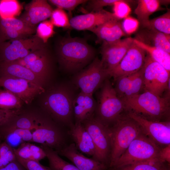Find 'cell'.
I'll return each instance as SVG.
<instances>
[{
  "mask_svg": "<svg viewBox=\"0 0 170 170\" xmlns=\"http://www.w3.org/2000/svg\"><path fill=\"white\" fill-rule=\"evenodd\" d=\"M142 67L136 72L128 90L121 99L140 94L144 90V79Z\"/></svg>",
  "mask_w": 170,
  "mask_h": 170,
  "instance_id": "obj_35",
  "label": "cell"
},
{
  "mask_svg": "<svg viewBox=\"0 0 170 170\" xmlns=\"http://www.w3.org/2000/svg\"><path fill=\"white\" fill-rule=\"evenodd\" d=\"M161 148L142 132L133 141L112 167L118 169L139 162L158 158Z\"/></svg>",
  "mask_w": 170,
  "mask_h": 170,
  "instance_id": "obj_7",
  "label": "cell"
},
{
  "mask_svg": "<svg viewBox=\"0 0 170 170\" xmlns=\"http://www.w3.org/2000/svg\"><path fill=\"white\" fill-rule=\"evenodd\" d=\"M109 76L101 60L97 57L85 69L75 76L74 82L81 92L93 95Z\"/></svg>",
  "mask_w": 170,
  "mask_h": 170,
  "instance_id": "obj_11",
  "label": "cell"
},
{
  "mask_svg": "<svg viewBox=\"0 0 170 170\" xmlns=\"http://www.w3.org/2000/svg\"><path fill=\"white\" fill-rule=\"evenodd\" d=\"M14 148L0 140V168L16 160Z\"/></svg>",
  "mask_w": 170,
  "mask_h": 170,
  "instance_id": "obj_36",
  "label": "cell"
},
{
  "mask_svg": "<svg viewBox=\"0 0 170 170\" xmlns=\"http://www.w3.org/2000/svg\"><path fill=\"white\" fill-rule=\"evenodd\" d=\"M133 1H134L119 0L113 5V13L120 20L126 18L128 16L131 12V9L128 3Z\"/></svg>",
  "mask_w": 170,
  "mask_h": 170,
  "instance_id": "obj_39",
  "label": "cell"
},
{
  "mask_svg": "<svg viewBox=\"0 0 170 170\" xmlns=\"http://www.w3.org/2000/svg\"><path fill=\"white\" fill-rule=\"evenodd\" d=\"M136 73L119 77L115 80L116 84L114 88L117 96L121 99L129 88Z\"/></svg>",
  "mask_w": 170,
  "mask_h": 170,
  "instance_id": "obj_37",
  "label": "cell"
},
{
  "mask_svg": "<svg viewBox=\"0 0 170 170\" xmlns=\"http://www.w3.org/2000/svg\"><path fill=\"white\" fill-rule=\"evenodd\" d=\"M82 123L90 135L95 147L94 159L109 166L111 140L109 127L103 124L94 116Z\"/></svg>",
  "mask_w": 170,
  "mask_h": 170,
  "instance_id": "obj_10",
  "label": "cell"
},
{
  "mask_svg": "<svg viewBox=\"0 0 170 170\" xmlns=\"http://www.w3.org/2000/svg\"><path fill=\"white\" fill-rule=\"evenodd\" d=\"M120 20H114L107 21L90 31L96 35L99 42L102 43L116 42L126 35Z\"/></svg>",
  "mask_w": 170,
  "mask_h": 170,
  "instance_id": "obj_24",
  "label": "cell"
},
{
  "mask_svg": "<svg viewBox=\"0 0 170 170\" xmlns=\"http://www.w3.org/2000/svg\"><path fill=\"white\" fill-rule=\"evenodd\" d=\"M146 53L134 42L118 65L109 72L115 81L118 77L135 73L143 67Z\"/></svg>",
  "mask_w": 170,
  "mask_h": 170,
  "instance_id": "obj_14",
  "label": "cell"
},
{
  "mask_svg": "<svg viewBox=\"0 0 170 170\" xmlns=\"http://www.w3.org/2000/svg\"><path fill=\"white\" fill-rule=\"evenodd\" d=\"M133 38L148 45L161 48L170 54V35L152 28H143Z\"/></svg>",
  "mask_w": 170,
  "mask_h": 170,
  "instance_id": "obj_23",
  "label": "cell"
},
{
  "mask_svg": "<svg viewBox=\"0 0 170 170\" xmlns=\"http://www.w3.org/2000/svg\"><path fill=\"white\" fill-rule=\"evenodd\" d=\"M74 98L67 88L60 87L52 89L44 99L43 112L60 126L69 128L74 123Z\"/></svg>",
  "mask_w": 170,
  "mask_h": 170,
  "instance_id": "obj_2",
  "label": "cell"
},
{
  "mask_svg": "<svg viewBox=\"0 0 170 170\" xmlns=\"http://www.w3.org/2000/svg\"><path fill=\"white\" fill-rule=\"evenodd\" d=\"M120 20L113 13L104 9L98 12H93L77 15L69 20L70 26L79 30H90L107 21Z\"/></svg>",
  "mask_w": 170,
  "mask_h": 170,
  "instance_id": "obj_17",
  "label": "cell"
},
{
  "mask_svg": "<svg viewBox=\"0 0 170 170\" xmlns=\"http://www.w3.org/2000/svg\"><path fill=\"white\" fill-rule=\"evenodd\" d=\"M24 102L10 91L0 90V109L15 110L21 109Z\"/></svg>",
  "mask_w": 170,
  "mask_h": 170,
  "instance_id": "obj_32",
  "label": "cell"
},
{
  "mask_svg": "<svg viewBox=\"0 0 170 170\" xmlns=\"http://www.w3.org/2000/svg\"><path fill=\"white\" fill-rule=\"evenodd\" d=\"M169 0H139L134 13L137 15L138 20L142 27L150 20V16L154 13L163 9L162 5L170 3Z\"/></svg>",
  "mask_w": 170,
  "mask_h": 170,
  "instance_id": "obj_25",
  "label": "cell"
},
{
  "mask_svg": "<svg viewBox=\"0 0 170 170\" xmlns=\"http://www.w3.org/2000/svg\"><path fill=\"white\" fill-rule=\"evenodd\" d=\"M40 147L45 152L49 167L52 170H79L74 165L63 159L58 153L48 146L41 144Z\"/></svg>",
  "mask_w": 170,
  "mask_h": 170,
  "instance_id": "obj_30",
  "label": "cell"
},
{
  "mask_svg": "<svg viewBox=\"0 0 170 170\" xmlns=\"http://www.w3.org/2000/svg\"><path fill=\"white\" fill-rule=\"evenodd\" d=\"M41 113L24 110L10 122L3 126L9 128L33 130L39 124Z\"/></svg>",
  "mask_w": 170,
  "mask_h": 170,
  "instance_id": "obj_26",
  "label": "cell"
},
{
  "mask_svg": "<svg viewBox=\"0 0 170 170\" xmlns=\"http://www.w3.org/2000/svg\"><path fill=\"white\" fill-rule=\"evenodd\" d=\"M164 163L156 158L129 165L115 170H164Z\"/></svg>",
  "mask_w": 170,
  "mask_h": 170,
  "instance_id": "obj_33",
  "label": "cell"
},
{
  "mask_svg": "<svg viewBox=\"0 0 170 170\" xmlns=\"http://www.w3.org/2000/svg\"><path fill=\"white\" fill-rule=\"evenodd\" d=\"M33 142L46 145L57 153L68 144L67 130L45 113H42L37 127L32 132Z\"/></svg>",
  "mask_w": 170,
  "mask_h": 170,
  "instance_id": "obj_6",
  "label": "cell"
},
{
  "mask_svg": "<svg viewBox=\"0 0 170 170\" xmlns=\"http://www.w3.org/2000/svg\"><path fill=\"white\" fill-rule=\"evenodd\" d=\"M36 31L37 35L45 43L54 33L53 25L50 21L42 22L37 28Z\"/></svg>",
  "mask_w": 170,
  "mask_h": 170,
  "instance_id": "obj_40",
  "label": "cell"
},
{
  "mask_svg": "<svg viewBox=\"0 0 170 170\" xmlns=\"http://www.w3.org/2000/svg\"><path fill=\"white\" fill-rule=\"evenodd\" d=\"M125 110L134 113L148 120L162 121L170 114V99L148 91L122 99Z\"/></svg>",
  "mask_w": 170,
  "mask_h": 170,
  "instance_id": "obj_1",
  "label": "cell"
},
{
  "mask_svg": "<svg viewBox=\"0 0 170 170\" xmlns=\"http://www.w3.org/2000/svg\"><path fill=\"white\" fill-rule=\"evenodd\" d=\"M24 111L21 109L15 110L0 109V127L10 122Z\"/></svg>",
  "mask_w": 170,
  "mask_h": 170,
  "instance_id": "obj_43",
  "label": "cell"
},
{
  "mask_svg": "<svg viewBox=\"0 0 170 170\" xmlns=\"http://www.w3.org/2000/svg\"><path fill=\"white\" fill-rule=\"evenodd\" d=\"M0 87L11 92L27 104L45 91L43 87L31 82L10 76H0Z\"/></svg>",
  "mask_w": 170,
  "mask_h": 170,
  "instance_id": "obj_13",
  "label": "cell"
},
{
  "mask_svg": "<svg viewBox=\"0 0 170 170\" xmlns=\"http://www.w3.org/2000/svg\"><path fill=\"white\" fill-rule=\"evenodd\" d=\"M14 62L30 70L45 81L50 71V62L45 48L36 51Z\"/></svg>",
  "mask_w": 170,
  "mask_h": 170,
  "instance_id": "obj_16",
  "label": "cell"
},
{
  "mask_svg": "<svg viewBox=\"0 0 170 170\" xmlns=\"http://www.w3.org/2000/svg\"><path fill=\"white\" fill-rule=\"evenodd\" d=\"M0 76L24 79L42 87L46 81L30 70L14 62L0 61Z\"/></svg>",
  "mask_w": 170,
  "mask_h": 170,
  "instance_id": "obj_22",
  "label": "cell"
},
{
  "mask_svg": "<svg viewBox=\"0 0 170 170\" xmlns=\"http://www.w3.org/2000/svg\"><path fill=\"white\" fill-rule=\"evenodd\" d=\"M101 87L94 116L103 124L110 127L123 115L125 106L108 78Z\"/></svg>",
  "mask_w": 170,
  "mask_h": 170,
  "instance_id": "obj_5",
  "label": "cell"
},
{
  "mask_svg": "<svg viewBox=\"0 0 170 170\" xmlns=\"http://www.w3.org/2000/svg\"><path fill=\"white\" fill-rule=\"evenodd\" d=\"M111 140L109 167H112L133 141L142 132L139 125L127 114L109 127Z\"/></svg>",
  "mask_w": 170,
  "mask_h": 170,
  "instance_id": "obj_3",
  "label": "cell"
},
{
  "mask_svg": "<svg viewBox=\"0 0 170 170\" xmlns=\"http://www.w3.org/2000/svg\"><path fill=\"white\" fill-rule=\"evenodd\" d=\"M0 29L11 30L28 37L36 31L37 27L29 25L20 19L0 18Z\"/></svg>",
  "mask_w": 170,
  "mask_h": 170,
  "instance_id": "obj_28",
  "label": "cell"
},
{
  "mask_svg": "<svg viewBox=\"0 0 170 170\" xmlns=\"http://www.w3.org/2000/svg\"><path fill=\"white\" fill-rule=\"evenodd\" d=\"M119 0H93L90 1L87 8L93 12H98L103 9L104 7L113 5Z\"/></svg>",
  "mask_w": 170,
  "mask_h": 170,
  "instance_id": "obj_44",
  "label": "cell"
},
{
  "mask_svg": "<svg viewBox=\"0 0 170 170\" xmlns=\"http://www.w3.org/2000/svg\"><path fill=\"white\" fill-rule=\"evenodd\" d=\"M142 68L144 91L162 97L170 85V72L147 53Z\"/></svg>",
  "mask_w": 170,
  "mask_h": 170,
  "instance_id": "obj_9",
  "label": "cell"
},
{
  "mask_svg": "<svg viewBox=\"0 0 170 170\" xmlns=\"http://www.w3.org/2000/svg\"><path fill=\"white\" fill-rule=\"evenodd\" d=\"M14 149L16 156L23 159L39 161L46 157L42 148L30 142H23Z\"/></svg>",
  "mask_w": 170,
  "mask_h": 170,
  "instance_id": "obj_27",
  "label": "cell"
},
{
  "mask_svg": "<svg viewBox=\"0 0 170 170\" xmlns=\"http://www.w3.org/2000/svg\"><path fill=\"white\" fill-rule=\"evenodd\" d=\"M49 1L51 3L57 6L58 8L71 11L79 4L86 2L88 1L85 0H50Z\"/></svg>",
  "mask_w": 170,
  "mask_h": 170,
  "instance_id": "obj_42",
  "label": "cell"
},
{
  "mask_svg": "<svg viewBox=\"0 0 170 170\" xmlns=\"http://www.w3.org/2000/svg\"><path fill=\"white\" fill-rule=\"evenodd\" d=\"M139 25V23L137 19L128 16L124 18L122 26L126 34L130 35L137 31Z\"/></svg>",
  "mask_w": 170,
  "mask_h": 170,
  "instance_id": "obj_46",
  "label": "cell"
},
{
  "mask_svg": "<svg viewBox=\"0 0 170 170\" xmlns=\"http://www.w3.org/2000/svg\"><path fill=\"white\" fill-rule=\"evenodd\" d=\"M158 157L162 162L170 163V144L161 148L159 153Z\"/></svg>",
  "mask_w": 170,
  "mask_h": 170,
  "instance_id": "obj_47",
  "label": "cell"
},
{
  "mask_svg": "<svg viewBox=\"0 0 170 170\" xmlns=\"http://www.w3.org/2000/svg\"><path fill=\"white\" fill-rule=\"evenodd\" d=\"M77 150L94 159L96 149L92 138L82 123H74L67 130Z\"/></svg>",
  "mask_w": 170,
  "mask_h": 170,
  "instance_id": "obj_19",
  "label": "cell"
},
{
  "mask_svg": "<svg viewBox=\"0 0 170 170\" xmlns=\"http://www.w3.org/2000/svg\"><path fill=\"white\" fill-rule=\"evenodd\" d=\"M143 28H152L166 35H170V10L158 17L149 20Z\"/></svg>",
  "mask_w": 170,
  "mask_h": 170,
  "instance_id": "obj_31",
  "label": "cell"
},
{
  "mask_svg": "<svg viewBox=\"0 0 170 170\" xmlns=\"http://www.w3.org/2000/svg\"><path fill=\"white\" fill-rule=\"evenodd\" d=\"M16 159L26 170H52L49 167L41 164L39 161L27 160L16 157Z\"/></svg>",
  "mask_w": 170,
  "mask_h": 170,
  "instance_id": "obj_45",
  "label": "cell"
},
{
  "mask_svg": "<svg viewBox=\"0 0 170 170\" xmlns=\"http://www.w3.org/2000/svg\"><path fill=\"white\" fill-rule=\"evenodd\" d=\"M0 132H11L17 135L23 142H33L31 130L18 128H11L4 126L0 127Z\"/></svg>",
  "mask_w": 170,
  "mask_h": 170,
  "instance_id": "obj_41",
  "label": "cell"
},
{
  "mask_svg": "<svg viewBox=\"0 0 170 170\" xmlns=\"http://www.w3.org/2000/svg\"><path fill=\"white\" fill-rule=\"evenodd\" d=\"M0 170H26L16 159L5 166L0 168Z\"/></svg>",
  "mask_w": 170,
  "mask_h": 170,
  "instance_id": "obj_48",
  "label": "cell"
},
{
  "mask_svg": "<svg viewBox=\"0 0 170 170\" xmlns=\"http://www.w3.org/2000/svg\"><path fill=\"white\" fill-rule=\"evenodd\" d=\"M127 115L136 121L143 133L159 147L170 144L169 121H150L131 112H128Z\"/></svg>",
  "mask_w": 170,
  "mask_h": 170,
  "instance_id": "obj_12",
  "label": "cell"
},
{
  "mask_svg": "<svg viewBox=\"0 0 170 170\" xmlns=\"http://www.w3.org/2000/svg\"><path fill=\"white\" fill-rule=\"evenodd\" d=\"M19 2L14 0L0 1V17L2 19L10 18L19 14L20 10Z\"/></svg>",
  "mask_w": 170,
  "mask_h": 170,
  "instance_id": "obj_34",
  "label": "cell"
},
{
  "mask_svg": "<svg viewBox=\"0 0 170 170\" xmlns=\"http://www.w3.org/2000/svg\"><path fill=\"white\" fill-rule=\"evenodd\" d=\"M50 17L51 22L56 26L63 27L70 26L68 16L62 9L58 8L53 10Z\"/></svg>",
  "mask_w": 170,
  "mask_h": 170,
  "instance_id": "obj_38",
  "label": "cell"
},
{
  "mask_svg": "<svg viewBox=\"0 0 170 170\" xmlns=\"http://www.w3.org/2000/svg\"><path fill=\"white\" fill-rule=\"evenodd\" d=\"M53 11L46 0H34L27 7L26 11L20 19L31 26L36 27L39 22L50 17Z\"/></svg>",
  "mask_w": 170,
  "mask_h": 170,
  "instance_id": "obj_21",
  "label": "cell"
},
{
  "mask_svg": "<svg viewBox=\"0 0 170 170\" xmlns=\"http://www.w3.org/2000/svg\"><path fill=\"white\" fill-rule=\"evenodd\" d=\"M57 153L70 160L79 170H106L107 168L105 164L85 156L77 150L74 143L68 144Z\"/></svg>",
  "mask_w": 170,
  "mask_h": 170,
  "instance_id": "obj_18",
  "label": "cell"
},
{
  "mask_svg": "<svg viewBox=\"0 0 170 170\" xmlns=\"http://www.w3.org/2000/svg\"><path fill=\"white\" fill-rule=\"evenodd\" d=\"M29 36L0 43V61L13 62L45 48L37 35Z\"/></svg>",
  "mask_w": 170,
  "mask_h": 170,
  "instance_id": "obj_8",
  "label": "cell"
},
{
  "mask_svg": "<svg viewBox=\"0 0 170 170\" xmlns=\"http://www.w3.org/2000/svg\"><path fill=\"white\" fill-rule=\"evenodd\" d=\"M133 42V38L129 37L114 42L102 43L100 60L108 73L119 63Z\"/></svg>",
  "mask_w": 170,
  "mask_h": 170,
  "instance_id": "obj_15",
  "label": "cell"
},
{
  "mask_svg": "<svg viewBox=\"0 0 170 170\" xmlns=\"http://www.w3.org/2000/svg\"><path fill=\"white\" fill-rule=\"evenodd\" d=\"M96 105L93 95L81 92L73 101L74 123H82L94 116Z\"/></svg>",
  "mask_w": 170,
  "mask_h": 170,
  "instance_id": "obj_20",
  "label": "cell"
},
{
  "mask_svg": "<svg viewBox=\"0 0 170 170\" xmlns=\"http://www.w3.org/2000/svg\"><path fill=\"white\" fill-rule=\"evenodd\" d=\"M133 41L155 61L170 71V54L161 48L148 45L134 38Z\"/></svg>",
  "mask_w": 170,
  "mask_h": 170,
  "instance_id": "obj_29",
  "label": "cell"
},
{
  "mask_svg": "<svg viewBox=\"0 0 170 170\" xmlns=\"http://www.w3.org/2000/svg\"><path fill=\"white\" fill-rule=\"evenodd\" d=\"M92 48L82 40L68 38L62 40L58 49L60 64L67 72L79 71L88 64L94 56Z\"/></svg>",
  "mask_w": 170,
  "mask_h": 170,
  "instance_id": "obj_4",
  "label": "cell"
},
{
  "mask_svg": "<svg viewBox=\"0 0 170 170\" xmlns=\"http://www.w3.org/2000/svg\"><path fill=\"white\" fill-rule=\"evenodd\" d=\"M164 170H170L169 167L165 166Z\"/></svg>",
  "mask_w": 170,
  "mask_h": 170,
  "instance_id": "obj_49",
  "label": "cell"
}]
</instances>
